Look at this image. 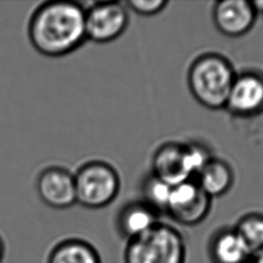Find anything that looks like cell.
Instances as JSON below:
<instances>
[{
	"label": "cell",
	"instance_id": "cell-17",
	"mask_svg": "<svg viewBox=\"0 0 263 263\" xmlns=\"http://www.w3.org/2000/svg\"><path fill=\"white\" fill-rule=\"evenodd\" d=\"M184 146L186 163L190 177L192 179H194V177L197 178L202 168L214 156L209 147L204 146L202 143L190 142L184 144Z\"/></svg>",
	"mask_w": 263,
	"mask_h": 263
},
{
	"label": "cell",
	"instance_id": "cell-12",
	"mask_svg": "<svg viewBox=\"0 0 263 263\" xmlns=\"http://www.w3.org/2000/svg\"><path fill=\"white\" fill-rule=\"evenodd\" d=\"M158 213L144 201H134L124 205L117 217V228L127 241L136 238L158 222Z\"/></svg>",
	"mask_w": 263,
	"mask_h": 263
},
{
	"label": "cell",
	"instance_id": "cell-2",
	"mask_svg": "<svg viewBox=\"0 0 263 263\" xmlns=\"http://www.w3.org/2000/svg\"><path fill=\"white\" fill-rule=\"evenodd\" d=\"M236 72L228 59L217 52L197 57L189 67L187 81L193 98L212 110L224 109Z\"/></svg>",
	"mask_w": 263,
	"mask_h": 263
},
{
	"label": "cell",
	"instance_id": "cell-16",
	"mask_svg": "<svg viewBox=\"0 0 263 263\" xmlns=\"http://www.w3.org/2000/svg\"><path fill=\"white\" fill-rule=\"evenodd\" d=\"M172 187L166 182L151 174L144 180L142 185L143 201L158 214L161 212L165 213Z\"/></svg>",
	"mask_w": 263,
	"mask_h": 263
},
{
	"label": "cell",
	"instance_id": "cell-20",
	"mask_svg": "<svg viewBox=\"0 0 263 263\" xmlns=\"http://www.w3.org/2000/svg\"><path fill=\"white\" fill-rule=\"evenodd\" d=\"M250 263H263V252L253 257Z\"/></svg>",
	"mask_w": 263,
	"mask_h": 263
},
{
	"label": "cell",
	"instance_id": "cell-15",
	"mask_svg": "<svg viewBox=\"0 0 263 263\" xmlns=\"http://www.w3.org/2000/svg\"><path fill=\"white\" fill-rule=\"evenodd\" d=\"M234 229L237 231L252 258L263 252V214L248 213L239 218Z\"/></svg>",
	"mask_w": 263,
	"mask_h": 263
},
{
	"label": "cell",
	"instance_id": "cell-10",
	"mask_svg": "<svg viewBox=\"0 0 263 263\" xmlns=\"http://www.w3.org/2000/svg\"><path fill=\"white\" fill-rule=\"evenodd\" d=\"M152 174L171 186L192 179L187 168L184 144L166 142L159 146L152 157Z\"/></svg>",
	"mask_w": 263,
	"mask_h": 263
},
{
	"label": "cell",
	"instance_id": "cell-21",
	"mask_svg": "<svg viewBox=\"0 0 263 263\" xmlns=\"http://www.w3.org/2000/svg\"><path fill=\"white\" fill-rule=\"evenodd\" d=\"M4 251H5L4 242H3L2 238L0 237V263H1V262H2V260H3V257H4Z\"/></svg>",
	"mask_w": 263,
	"mask_h": 263
},
{
	"label": "cell",
	"instance_id": "cell-14",
	"mask_svg": "<svg viewBox=\"0 0 263 263\" xmlns=\"http://www.w3.org/2000/svg\"><path fill=\"white\" fill-rule=\"evenodd\" d=\"M47 263H102L97 249L79 238L62 240L49 253Z\"/></svg>",
	"mask_w": 263,
	"mask_h": 263
},
{
	"label": "cell",
	"instance_id": "cell-9",
	"mask_svg": "<svg viewBox=\"0 0 263 263\" xmlns=\"http://www.w3.org/2000/svg\"><path fill=\"white\" fill-rule=\"evenodd\" d=\"M257 13L252 1L222 0L215 3L213 21L216 28L225 36L239 37L254 26Z\"/></svg>",
	"mask_w": 263,
	"mask_h": 263
},
{
	"label": "cell",
	"instance_id": "cell-8",
	"mask_svg": "<svg viewBox=\"0 0 263 263\" xmlns=\"http://www.w3.org/2000/svg\"><path fill=\"white\" fill-rule=\"evenodd\" d=\"M36 189L40 199L53 209H67L76 202L75 179L61 166L44 168L37 178Z\"/></svg>",
	"mask_w": 263,
	"mask_h": 263
},
{
	"label": "cell",
	"instance_id": "cell-7",
	"mask_svg": "<svg viewBox=\"0 0 263 263\" xmlns=\"http://www.w3.org/2000/svg\"><path fill=\"white\" fill-rule=\"evenodd\" d=\"M225 109L233 116L249 118L263 113V72L246 70L236 73Z\"/></svg>",
	"mask_w": 263,
	"mask_h": 263
},
{
	"label": "cell",
	"instance_id": "cell-4",
	"mask_svg": "<svg viewBox=\"0 0 263 263\" xmlns=\"http://www.w3.org/2000/svg\"><path fill=\"white\" fill-rule=\"evenodd\" d=\"M76 202L88 209H101L117 196L120 180L116 170L107 162L92 160L84 163L74 175Z\"/></svg>",
	"mask_w": 263,
	"mask_h": 263
},
{
	"label": "cell",
	"instance_id": "cell-3",
	"mask_svg": "<svg viewBox=\"0 0 263 263\" xmlns=\"http://www.w3.org/2000/svg\"><path fill=\"white\" fill-rule=\"evenodd\" d=\"M186 243L174 226L158 222L126 242L124 263H185Z\"/></svg>",
	"mask_w": 263,
	"mask_h": 263
},
{
	"label": "cell",
	"instance_id": "cell-5",
	"mask_svg": "<svg viewBox=\"0 0 263 263\" xmlns=\"http://www.w3.org/2000/svg\"><path fill=\"white\" fill-rule=\"evenodd\" d=\"M211 206L212 198L198 182L188 179L172 187L165 213L181 225L193 226L208 217Z\"/></svg>",
	"mask_w": 263,
	"mask_h": 263
},
{
	"label": "cell",
	"instance_id": "cell-19",
	"mask_svg": "<svg viewBox=\"0 0 263 263\" xmlns=\"http://www.w3.org/2000/svg\"><path fill=\"white\" fill-rule=\"evenodd\" d=\"M252 4L254 6V9L258 14H262L263 15V0H256V1H252Z\"/></svg>",
	"mask_w": 263,
	"mask_h": 263
},
{
	"label": "cell",
	"instance_id": "cell-6",
	"mask_svg": "<svg viewBox=\"0 0 263 263\" xmlns=\"http://www.w3.org/2000/svg\"><path fill=\"white\" fill-rule=\"evenodd\" d=\"M126 6L118 1H100L85 9L86 39L108 43L118 38L127 28Z\"/></svg>",
	"mask_w": 263,
	"mask_h": 263
},
{
	"label": "cell",
	"instance_id": "cell-18",
	"mask_svg": "<svg viewBox=\"0 0 263 263\" xmlns=\"http://www.w3.org/2000/svg\"><path fill=\"white\" fill-rule=\"evenodd\" d=\"M168 4L166 0H129L126 5L140 15H154L164 9Z\"/></svg>",
	"mask_w": 263,
	"mask_h": 263
},
{
	"label": "cell",
	"instance_id": "cell-13",
	"mask_svg": "<svg viewBox=\"0 0 263 263\" xmlns=\"http://www.w3.org/2000/svg\"><path fill=\"white\" fill-rule=\"evenodd\" d=\"M196 181L211 198L219 197L232 187L234 173L227 161L213 157L199 173Z\"/></svg>",
	"mask_w": 263,
	"mask_h": 263
},
{
	"label": "cell",
	"instance_id": "cell-11",
	"mask_svg": "<svg viewBox=\"0 0 263 263\" xmlns=\"http://www.w3.org/2000/svg\"><path fill=\"white\" fill-rule=\"evenodd\" d=\"M208 255L212 263H250L252 256L234 227H221L208 241Z\"/></svg>",
	"mask_w": 263,
	"mask_h": 263
},
{
	"label": "cell",
	"instance_id": "cell-1",
	"mask_svg": "<svg viewBox=\"0 0 263 263\" xmlns=\"http://www.w3.org/2000/svg\"><path fill=\"white\" fill-rule=\"evenodd\" d=\"M28 34L32 45L41 54L66 55L86 39L85 8L70 0L44 2L32 14Z\"/></svg>",
	"mask_w": 263,
	"mask_h": 263
}]
</instances>
